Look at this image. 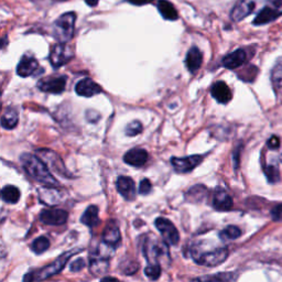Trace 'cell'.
<instances>
[{"label":"cell","instance_id":"cell-1","mask_svg":"<svg viewBox=\"0 0 282 282\" xmlns=\"http://www.w3.org/2000/svg\"><path fill=\"white\" fill-rule=\"evenodd\" d=\"M20 161L26 172L32 179L40 182L47 186H58L59 182L50 172L48 165L38 156L31 153H24L20 157Z\"/></svg>","mask_w":282,"mask_h":282},{"label":"cell","instance_id":"cell-2","mask_svg":"<svg viewBox=\"0 0 282 282\" xmlns=\"http://www.w3.org/2000/svg\"><path fill=\"white\" fill-rule=\"evenodd\" d=\"M72 255H73V251H68L65 253H62V255L55 259L52 263H50L49 266L38 270L36 272L26 274L24 278V282H35V281L38 282V281L46 280L50 277H52L54 274H58L64 269L66 262L69 261V259L72 257Z\"/></svg>","mask_w":282,"mask_h":282},{"label":"cell","instance_id":"cell-3","mask_svg":"<svg viewBox=\"0 0 282 282\" xmlns=\"http://www.w3.org/2000/svg\"><path fill=\"white\" fill-rule=\"evenodd\" d=\"M76 15L66 13L55 20L53 25V36L60 43H68L73 39Z\"/></svg>","mask_w":282,"mask_h":282},{"label":"cell","instance_id":"cell-4","mask_svg":"<svg viewBox=\"0 0 282 282\" xmlns=\"http://www.w3.org/2000/svg\"><path fill=\"white\" fill-rule=\"evenodd\" d=\"M228 257V249L225 247H219L216 249L201 252V253H193V259L198 264L206 267H216L218 264L223 263Z\"/></svg>","mask_w":282,"mask_h":282},{"label":"cell","instance_id":"cell-5","mask_svg":"<svg viewBox=\"0 0 282 282\" xmlns=\"http://www.w3.org/2000/svg\"><path fill=\"white\" fill-rule=\"evenodd\" d=\"M156 227L161 234L164 242L170 246H176L180 241V234L175 226L164 217H159L156 219Z\"/></svg>","mask_w":282,"mask_h":282},{"label":"cell","instance_id":"cell-6","mask_svg":"<svg viewBox=\"0 0 282 282\" xmlns=\"http://www.w3.org/2000/svg\"><path fill=\"white\" fill-rule=\"evenodd\" d=\"M73 50L71 49L66 43H58L52 48L51 53H50V63L52 64L53 68L59 69L61 66L66 64L73 58Z\"/></svg>","mask_w":282,"mask_h":282},{"label":"cell","instance_id":"cell-7","mask_svg":"<svg viewBox=\"0 0 282 282\" xmlns=\"http://www.w3.org/2000/svg\"><path fill=\"white\" fill-rule=\"evenodd\" d=\"M37 154L44 163L49 165L55 172L70 178V173L68 172L62 159L59 157L58 153H55L52 150H49V149H39V150H37Z\"/></svg>","mask_w":282,"mask_h":282},{"label":"cell","instance_id":"cell-8","mask_svg":"<svg viewBox=\"0 0 282 282\" xmlns=\"http://www.w3.org/2000/svg\"><path fill=\"white\" fill-rule=\"evenodd\" d=\"M203 159L204 157L200 156V154H195V156H190L186 158H172L171 159V164H172V167L176 172L189 173L203 161Z\"/></svg>","mask_w":282,"mask_h":282},{"label":"cell","instance_id":"cell-9","mask_svg":"<svg viewBox=\"0 0 282 282\" xmlns=\"http://www.w3.org/2000/svg\"><path fill=\"white\" fill-rule=\"evenodd\" d=\"M66 86V77L65 76H57V77H49L46 80H41L38 83V87L42 92L51 93V94H61L63 93Z\"/></svg>","mask_w":282,"mask_h":282},{"label":"cell","instance_id":"cell-10","mask_svg":"<svg viewBox=\"0 0 282 282\" xmlns=\"http://www.w3.org/2000/svg\"><path fill=\"white\" fill-rule=\"evenodd\" d=\"M68 218L69 214L64 209H44L40 214V220L47 225H63Z\"/></svg>","mask_w":282,"mask_h":282},{"label":"cell","instance_id":"cell-11","mask_svg":"<svg viewBox=\"0 0 282 282\" xmlns=\"http://www.w3.org/2000/svg\"><path fill=\"white\" fill-rule=\"evenodd\" d=\"M258 0H238L235 7L231 10L230 17L234 21L238 22L249 16L256 8Z\"/></svg>","mask_w":282,"mask_h":282},{"label":"cell","instance_id":"cell-12","mask_svg":"<svg viewBox=\"0 0 282 282\" xmlns=\"http://www.w3.org/2000/svg\"><path fill=\"white\" fill-rule=\"evenodd\" d=\"M77 95L82 97H92L102 93V87L96 84L92 79H83L75 86Z\"/></svg>","mask_w":282,"mask_h":282},{"label":"cell","instance_id":"cell-13","mask_svg":"<svg viewBox=\"0 0 282 282\" xmlns=\"http://www.w3.org/2000/svg\"><path fill=\"white\" fill-rule=\"evenodd\" d=\"M118 192L121 196L125 197L127 201H132L136 197V185L135 181L129 176H119L117 182H116Z\"/></svg>","mask_w":282,"mask_h":282},{"label":"cell","instance_id":"cell-14","mask_svg":"<svg viewBox=\"0 0 282 282\" xmlns=\"http://www.w3.org/2000/svg\"><path fill=\"white\" fill-rule=\"evenodd\" d=\"M39 196H40L41 202L46 203L49 206H52L60 204V202L63 200V192L55 189L54 186L41 187L39 190Z\"/></svg>","mask_w":282,"mask_h":282},{"label":"cell","instance_id":"cell-15","mask_svg":"<svg viewBox=\"0 0 282 282\" xmlns=\"http://www.w3.org/2000/svg\"><path fill=\"white\" fill-rule=\"evenodd\" d=\"M38 69L39 63L35 58L29 57V55H24L18 66H17V74L21 77H28L35 74Z\"/></svg>","mask_w":282,"mask_h":282},{"label":"cell","instance_id":"cell-16","mask_svg":"<svg viewBox=\"0 0 282 282\" xmlns=\"http://www.w3.org/2000/svg\"><path fill=\"white\" fill-rule=\"evenodd\" d=\"M147 160H148V152L145 150V149L141 148L131 149V150H129L124 156V161L127 164L132 165V167L136 168L142 167V165L147 162Z\"/></svg>","mask_w":282,"mask_h":282},{"label":"cell","instance_id":"cell-17","mask_svg":"<svg viewBox=\"0 0 282 282\" xmlns=\"http://www.w3.org/2000/svg\"><path fill=\"white\" fill-rule=\"evenodd\" d=\"M282 13L279 10L278 7H275L273 5V7H264L260 11H259L258 15L256 16V18L253 19V25L255 26H262L267 25L269 22H272L278 18L279 16H281Z\"/></svg>","mask_w":282,"mask_h":282},{"label":"cell","instance_id":"cell-18","mask_svg":"<svg viewBox=\"0 0 282 282\" xmlns=\"http://www.w3.org/2000/svg\"><path fill=\"white\" fill-rule=\"evenodd\" d=\"M211 94L213 98L216 99V101L220 104H227L233 95H231L230 88L227 86L225 82L218 81L215 82L212 88H211Z\"/></svg>","mask_w":282,"mask_h":282},{"label":"cell","instance_id":"cell-19","mask_svg":"<svg viewBox=\"0 0 282 282\" xmlns=\"http://www.w3.org/2000/svg\"><path fill=\"white\" fill-rule=\"evenodd\" d=\"M213 206L215 209L220 212L229 211L233 207V198L230 197V195L226 191L217 189L215 191L213 196Z\"/></svg>","mask_w":282,"mask_h":282},{"label":"cell","instance_id":"cell-20","mask_svg":"<svg viewBox=\"0 0 282 282\" xmlns=\"http://www.w3.org/2000/svg\"><path fill=\"white\" fill-rule=\"evenodd\" d=\"M247 61V54L242 49H238L236 51L229 53L228 55L223 59V65L226 69L229 70H235L238 69L239 66L245 64Z\"/></svg>","mask_w":282,"mask_h":282},{"label":"cell","instance_id":"cell-21","mask_svg":"<svg viewBox=\"0 0 282 282\" xmlns=\"http://www.w3.org/2000/svg\"><path fill=\"white\" fill-rule=\"evenodd\" d=\"M120 240L121 235L118 226L115 224V222H109L103 231V241L107 246L115 247L119 244Z\"/></svg>","mask_w":282,"mask_h":282},{"label":"cell","instance_id":"cell-22","mask_svg":"<svg viewBox=\"0 0 282 282\" xmlns=\"http://www.w3.org/2000/svg\"><path fill=\"white\" fill-rule=\"evenodd\" d=\"M202 62H203L202 52L196 47H192L189 50V52H187L185 59V64L187 70L193 74L196 73V72L200 70Z\"/></svg>","mask_w":282,"mask_h":282},{"label":"cell","instance_id":"cell-23","mask_svg":"<svg viewBox=\"0 0 282 282\" xmlns=\"http://www.w3.org/2000/svg\"><path fill=\"white\" fill-rule=\"evenodd\" d=\"M145 255L148 259H157L163 255H168L167 244L163 242H154V244H148L145 246Z\"/></svg>","mask_w":282,"mask_h":282},{"label":"cell","instance_id":"cell-24","mask_svg":"<svg viewBox=\"0 0 282 282\" xmlns=\"http://www.w3.org/2000/svg\"><path fill=\"white\" fill-rule=\"evenodd\" d=\"M158 10L165 20L174 21L179 18L178 11L174 8V6L168 2V0H159Z\"/></svg>","mask_w":282,"mask_h":282},{"label":"cell","instance_id":"cell-25","mask_svg":"<svg viewBox=\"0 0 282 282\" xmlns=\"http://www.w3.org/2000/svg\"><path fill=\"white\" fill-rule=\"evenodd\" d=\"M19 114L16 108H7L2 117V126L5 129H14L18 125Z\"/></svg>","mask_w":282,"mask_h":282},{"label":"cell","instance_id":"cell-26","mask_svg":"<svg viewBox=\"0 0 282 282\" xmlns=\"http://www.w3.org/2000/svg\"><path fill=\"white\" fill-rule=\"evenodd\" d=\"M81 222L88 226V227H95L99 223V217H98V207L95 205H92L88 207L86 211L83 214L81 218Z\"/></svg>","mask_w":282,"mask_h":282},{"label":"cell","instance_id":"cell-27","mask_svg":"<svg viewBox=\"0 0 282 282\" xmlns=\"http://www.w3.org/2000/svg\"><path fill=\"white\" fill-rule=\"evenodd\" d=\"M2 197L3 200L7 203H18V201L20 200V190L14 185L5 186L2 191Z\"/></svg>","mask_w":282,"mask_h":282},{"label":"cell","instance_id":"cell-28","mask_svg":"<svg viewBox=\"0 0 282 282\" xmlns=\"http://www.w3.org/2000/svg\"><path fill=\"white\" fill-rule=\"evenodd\" d=\"M207 194V189L204 185H195L186 193V200L190 202H201L205 198Z\"/></svg>","mask_w":282,"mask_h":282},{"label":"cell","instance_id":"cell-29","mask_svg":"<svg viewBox=\"0 0 282 282\" xmlns=\"http://www.w3.org/2000/svg\"><path fill=\"white\" fill-rule=\"evenodd\" d=\"M234 279V274L230 272H219L211 275H203L192 282H230Z\"/></svg>","mask_w":282,"mask_h":282},{"label":"cell","instance_id":"cell-30","mask_svg":"<svg viewBox=\"0 0 282 282\" xmlns=\"http://www.w3.org/2000/svg\"><path fill=\"white\" fill-rule=\"evenodd\" d=\"M108 268H109V264H108L107 259L96 258V259H93V260H91L90 270H91V272L94 274L99 275V274L106 273L108 271Z\"/></svg>","mask_w":282,"mask_h":282},{"label":"cell","instance_id":"cell-31","mask_svg":"<svg viewBox=\"0 0 282 282\" xmlns=\"http://www.w3.org/2000/svg\"><path fill=\"white\" fill-rule=\"evenodd\" d=\"M271 82L274 88L280 90L282 87V57L275 61L273 65L271 71Z\"/></svg>","mask_w":282,"mask_h":282},{"label":"cell","instance_id":"cell-32","mask_svg":"<svg viewBox=\"0 0 282 282\" xmlns=\"http://www.w3.org/2000/svg\"><path fill=\"white\" fill-rule=\"evenodd\" d=\"M50 247V240L47 238V237L41 236L37 238L35 241L32 242L31 248L33 252H36L37 255H41L44 251H47Z\"/></svg>","mask_w":282,"mask_h":282},{"label":"cell","instance_id":"cell-33","mask_svg":"<svg viewBox=\"0 0 282 282\" xmlns=\"http://www.w3.org/2000/svg\"><path fill=\"white\" fill-rule=\"evenodd\" d=\"M241 235V230L237 226H228L219 233V237L223 239H237Z\"/></svg>","mask_w":282,"mask_h":282},{"label":"cell","instance_id":"cell-34","mask_svg":"<svg viewBox=\"0 0 282 282\" xmlns=\"http://www.w3.org/2000/svg\"><path fill=\"white\" fill-rule=\"evenodd\" d=\"M145 273L149 279L156 281L160 278V275H161V267H160V264L158 263L149 264V266L146 267L145 269Z\"/></svg>","mask_w":282,"mask_h":282},{"label":"cell","instance_id":"cell-35","mask_svg":"<svg viewBox=\"0 0 282 282\" xmlns=\"http://www.w3.org/2000/svg\"><path fill=\"white\" fill-rule=\"evenodd\" d=\"M142 131V125L139 121H132V123L128 124L126 127V135L128 137H135L137 135H139Z\"/></svg>","mask_w":282,"mask_h":282},{"label":"cell","instance_id":"cell-36","mask_svg":"<svg viewBox=\"0 0 282 282\" xmlns=\"http://www.w3.org/2000/svg\"><path fill=\"white\" fill-rule=\"evenodd\" d=\"M264 174H266L270 183H275V182L279 181V170L277 167H274V165H268V167L264 169Z\"/></svg>","mask_w":282,"mask_h":282},{"label":"cell","instance_id":"cell-37","mask_svg":"<svg viewBox=\"0 0 282 282\" xmlns=\"http://www.w3.org/2000/svg\"><path fill=\"white\" fill-rule=\"evenodd\" d=\"M85 266H86V262H85L84 259L79 258L71 263L70 270L72 272H77V271H81V270L84 269Z\"/></svg>","mask_w":282,"mask_h":282},{"label":"cell","instance_id":"cell-38","mask_svg":"<svg viewBox=\"0 0 282 282\" xmlns=\"http://www.w3.org/2000/svg\"><path fill=\"white\" fill-rule=\"evenodd\" d=\"M152 190V185H151V182L149 181L148 179H143L140 182V185H139V193L142 195H147L149 193L151 192Z\"/></svg>","mask_w":282,"mask_h":282},{"label":"cell","instance_id":"cell-39","mask_svg":"<svg viewBox=\"0 0 282 282\" xmlns=\"http://www.w3.org/2000/svg\"><path fill=\"white\" fill-rule=\"evenodd\" d=\"M271 217L275 222H282V204L275 205L271 209Z\"/></svg>","mask_w":282,"mask_h":282},{"label":"cell","instance_id":"cell-40","mask_svg":"<svg viewBox=\"0 0 282 282\" xmlns=\"http://www.w3.org/2000/svg\"><path fill=\"white\" fill-rule=\"evenodd\" d=\"M267 145H268L269 149H272V150H275V149H278L279 146H280V139H279L278 137L272 136V137L270 138V139L268 140Z\"/></svg>","mask_w":282,"mask_h":282},{"label":"cell","instance_id":"cell-41","mask_svg":"<svg viewBox=\"0 0 282 282\" xmlns=\"http://www.w3.org/2000/svg\"><path fill=\"white\" fill-rule=\"evenodd\" d=\"M86 118L88 121H92V123H95V121L98 120L99 115L95 112V110H88L86 113Z\"/></svg>","mask_w":282,"mask_h":282},{"label":"cell","instance_id":"cell-42","mask_svg":"<svg viewBox=\"0 0 282 282\" xmlns=\"http://www.w3.org/2000/svg\"><path fill=\"white\" fill-rule=\"evenodd\" d=\"M128 2L132 5H136V6H142V5H147V4H150L152 3L153 0H128Z\"/></svg>","mask_w":282,"mask_h":282},{"label":"cell","instance_id":"cell-43","mask_svg":"<svg viewBox=\"0 0 282 282\" xmlns=\"http://www.w3.org/2000/svg\"><path fill=\"white\" fill-rule=\"evenodd\" d=\"M239 152H240V147L238 148L237 147V149H236V151H235V156H234V158H235V167L237 168V164H238V158H239Z\"/></svg>","mask_w":282,"mask_h":282},{"label":"cell","instance_id":"cell-44","mask_svg":"<svg viewBox=\"0 0 282 282\" xmlns=\"http://www.w3.org/2000/svg\"><path fill=\"white\" fill-rule=\"evenodd\" d=\"M101 282H120L118 279L113 278V277H105L102 279Z\"/></svg>","mask_w":282,"mask_h":282},{"label":"cell","instance_id":"cell-45","mask_svg":"<svg viewBox=\"0 0 282 282\" xmlns=\"http://www.w3.org/2000/svg\"><path fill=\"white\" fill-rule=\"evenodd\" d=\"M99 0H85V3L88 5V6H91V7H95V6L98 4Z\"/></svg>","mask_w":282,"mask_h":282}]
</instances>
